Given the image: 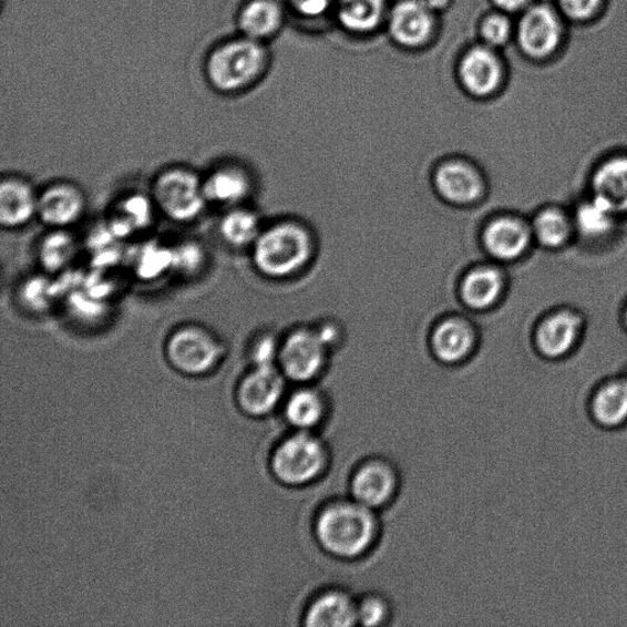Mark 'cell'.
Returning a JSON list of instances; mask_svg holds the SVG:
<instances>
[{"label":"cell","mask_w":627,"mask_h":627,"mask_svg":"<svg viewBox=\"0 0 627 627\" xmlns=\"http://www.w3.org/2000/svg\"><path fill=\"white\" fill-rule=\"evenodd\" d=\"M40 191L19 174H6L0 182V224L20 229L38 218Z\"/></svg>","instance_id":"16"},{"label":"cell","mask_w":627,"mask_h":627,"mask_svg":"<svg viewBox=\"0 0 627 627\" xmlns=\"http://www.w3.org/2000/svg\"><path fill=\"white\" fill-rule=\"evenodd\" d=\"M387 617V603L380 598H368L358 606V621L366 626L380 625Z\"/></svg>","instance_id":"38"},{"label":"cell","mask_w":627,"mask_h":627,"mask_svg":"<svg viewBox=\"0 0 627 627\" xmlns=\"http://www.w3.org/2000/svg\"><path fill=\"white\" fill-rule=\"evenodd\" d=\"M387 28L400 48L421 50L435 38L438 14L423 0H398L390 7Z\"/></svg>","instance_id":"10"},{"label":"cell","mask_w":627,"mask_h":627,"mask_svg":"<svg viewBox=\"0 0 627 627\" xmlns=\"http://www.w3.org/2000/svg\"><path fill=\"white\" fill-rule=\"evenodd\" d=\"M475 343V333L471 323L461 318L441 321L432 335L433 352L439 361L459 363L467 358Z\"/></svg>","instance_id":"24"},{"label":"cell","mask_w":627,"mask_h":627,"mask_svg":"<svg viewBox=\"0 0 627 627\" xmlns=\"http://www.w3.org/2000/svg\"><path fill=\"white\" fill-rule=\"evenodd\" d=\"M479 32L482 43L498 50L513 38V22L504 11H493L481 19Z\"/></svg>","instance_id":"33"},{"label":"cell","mask_w":627,"mask_h":627,"mask_svg":"<svg viewBox=\"0 0 627 627\" xmlns=\"http://www.w3.org/2000/svg\"><path fill=\"white\" fill-rule=\"evenodd\" d=\"M435 189L452 205H471L481 199L485 191L483 176L466 161L452 160L439 166L434 174Z\"/></svg>","instance_id":"18"},{"label":"cell","mask_w":627,"mask_h":627,"mask_svg":"<svg viewBox=\"0 0 627 627\" xmlns=\"http://www.w3.org/2000/svg\"><path fill=\"white\" fill-rule=\"evenodd\" d=\"M172 270V248L151 243L135 258V273L143 280L151 281Z\"/></svg>","instance_id":"32"},{"label":"cell","mask_w":627,"mask_h":627,"mask_svg":"<svg viewBox=\"0 0 627 627\" xmlns=\"http://www.w3.org/2000/svg\"><path fill=\"white\" fill-rule=\"evenodd\" d=\"M358 621V606L343 592H328L312 602L308 613V626L348 627Z\"/></svg>","instance_id":"28"},{"label":"cell","mask_w":627,"mask_h":627,"mask_svg":"<svg viewBox=\"0 0 627 627\" xmlns=\"http://www.w3.org/2000/svg\"><path fill=\"white\" fill-rule=\"evenodd\" d=\"M460 85L475 99H490L504 85L505 64L497 50L484 43L471 45L458 64Z\"/></svg>","instance_id":"8"},{"label":"cell","mask_w":627,"mask_h":627,"mask_svg":"<svg viewBox=\"0 0 627 627\" xmlns=\"http://www.w3.org/2000/svg\"><path fill=\"white\" fill-rule=\"evenodd\" d=\"M250 250L255 269L278 280L304 269L311 257L312 240L304 226L281 220L264 227Z\"/></svg>","instance_id":"1"},{"label":"cell","mask_w":627,"mask_h":627,"mask_svg":"<svg viewBox=\"0 0 627 627\" xmlns=\"http://www.w3.org/2000/svg\"><path fill=\"white\" fill-rule=\"evenodd\" d=\"M602 0H559L563 14L573 21H586L594 18L600 8Z\"/></svg>","instance_id":"36"},{"label":"cell","mask_w":627,"mask_h":627,"mask_svg":"<svg viewBox=\"0 0 627 627\" xmlns=\"http://www.w3.org/2000/svg\"><path fill=\"white\" fill-rule=\"evenodd\" d=\"M585 317L572 308L555 309L537 322L533 345L547 361H562L576 351L585 331Z\"/></svg>","instance_id":"6"},{"label":"cell","mask_w":627,"mask_h":627,"mask_svg":"<svg viewBox=\"0 0 627 627\" xmlns=\"http://www.w3.org/2000/svg\"><path fill=\"white\" fill-rule=\"evenodd\" d=\"M508 277L497 265L474 267L462 278L460 294L463 304L474 310H486L501 304L506 296Z\"/></svg>","instance_id":"19"},{"label":"cell","mask_w":627,"mask_h":627,"mask_svg":"<svg viewBox=\"0 0 627 627\" xmlns=\"http://www.w3.org/2000/svg\"><path fill=\"white\" fill-rule=\"evenodd\" d=\"M534 244L547 250L564 249L575 240L572 212L559 205L539 208L530 218Z\"/></svg>","instance_id":"21"},{"label":"cell","mask_w":627,"mask_h":627,"mask_svg":"<svg viewBox=\"0 0 627 627\" xmlns=\"http://www.w3.org/2000/svg\"><path fill=\"white\" fill-rule=\"evenodd\" d=\"M518 48L533 60H543L559 49L563 27L559 17L547 4L528 7L516 30Z\"/></svg>","instance_id":"12"},{"label":"cell","mask_w":627,"mask_h":627,"mask_svg":"<svg viewBox=\"0 0 627 627\" xmlns=\"http://www.w3.org/2000/svg\"><path fill=\"white\" fill-rule=\"evenodd\" d=\"M623 321H624L625 328H626V330H627V304H626V306H625V308H624Z\"/></svg>","instance_id":"41"},{"label":"cell","mask_w":627,"mask_h":627,"mask_svg":"<svg viewBox=\"0 0 627 627\" xmlns=\"http://www.w3.org/2000/svg\"><path fill=\"white\" fill-rule=\"evenodd\" d=\"M592 415L604 428H617L627 422V379L624 376L602 382L592 397Z\"/></svg>","instance_id":"27"},{"label":"cell","mask_w":627,"mask_h":627,"mask_svg":"<svg viewBox=\"0 0 627 627\" xmlns=\"http://www.w3.org/2000/svg\"><path fill=\"white\" fill-rule=\"evenodd\" d=\"M327 454L317 438L299 433L284 441L275 451L273 471L284 483L299 485L316 480Z\"/></svg>","instance_id":"7"},{"label":"cell","mask_w":627,"mask_h":627,"mask_svg":"<svg viewBox=\"0 0 627 627\" xmlns=\"http://www.w3.org/2000/svg\"><path fill=\"white\" fill-rule=\"evenodd\" d=\"M285 381L274 364L254 366L240 380L237 401L240 409L251 415L270 413L281 401Z\"/></svg>","instance_id":"14"},{"label":"cell","mask_w":627,"mask_h":627,"mask_svg":"<svg viewBox=\"0 0 627 627\" xmlns=\"http://www.w3.org/2000/svg\"><path fill=\"white\" fill-rule=\"evenodd\" d=\"M281 342L271 332H264L251 342L249 356L254 366H271L278 361Z\"/></svg>","instance_id":"35"},{"label":"cell","mask_w":627,"mask_h":627,"mask_svg":"<svg viewBox=\"0 0 627 627\" xmlns=\"http://www.w3.org/2000/svg\"><path fill=\"white\" fill-rule=\"evenodd\" d=\"M267 54L261 42L249 38L229 42L208 61V75L223 91L246 88L265 71Z\"/></svg>","instance_id":"5"},{"label":"cell","mask_w":627,"mask_h":627,"mask_svg":"<svg viewBox=\"0 0 627 627\" xmlns=\"http://www.w3.org/2000/svg\"><path fill=\"white\" fill-rule=\"evenodd\" d=\"M572 215L576 239L588 246H603L617 235L620 226V217L590 195L572 208Z\"/></svg>","instance_id":"20"},{"label":"cell","mask_w":627,"mask_h":627,"mask_svg":"<svg viewBox=\"0 0 627 627\" xmlns=\"http://www.w3.org/2000/svg\"><path fill=\"white\" fill-rule=\"evenodd\" d=\"M157 207L150 193H127L111 208L110 226L119 238L134 236L154 223Z\"/></svg>","instance_id":"22"},{"label":"cell","mask_w":627,"mask_h":627,"mask_svg":"<svg viewBox=\"0 0 627 627\" xmlns=\"http://www.w3.org/2000/svg\"><path fill=\"white\" fill-rule=\"evenodd\" d=\"M290 8L305 19H318L335 10L338 0H288Z\"/></svg>","instance_id":"37"},{"label":"cell","mask_w":627,"mask_h":627,"mask_svg":"<svg viewBox=\"0 0 627 627\" xmlns=\"http://www.w3.org/2000/svg\"><path fill=\"white\" fill-rule=\"evenodd\" d=\"M150 195L157 212L179 225L195 223L208 205L204 177L184 165L161 169L151 183Z\"/></svg>","instance_id":"3"},{"label":"cell","mask_w":627,"mask_h":627,"mask_svg":"<svg viewBox=\"0 0 627 627\" xmlns=\"http://www.w3.org/2000/svg\"><path fill=\"white\" fill-rule=\"evenodd\" d=\"M370 510L358 502L336 503L325 508L317 524L323 548L342 557L364 553L377 532V522Z\"/></svg>","instance_id":"2"},{"label":"cell","mask_w":627,"mask_h":627,"mask_svg":"<svg viewBox=\"0 0 627 627\" xmlns=\"http://www.w3.org/2000/svg\"><path fill=\"white\" fill-rule=\"evenodd\" d=\"M284 7L277 0H251L240 13V28L246 37L261 42L281 29Z\"/></svg>","instance_id":"29"},{"label":"cell","mask_w":627,"mask_h":627,"mask_svg":"<svg viewBox=\"0 0 627 627\" xmlns=\"http://www.w3.org/2000/svg\"><path fill=\"white\" fill-rule=\"evenodd\" d=\"M86 194L71 181L52 182L39 195L38 218L49 229H68L84 217Z\"/></svg>","instance_id":"13"},{"label":"cell","mask_w":627,"mask_h":627,"mask_svg":"<svg viewBox=\"0 0 627 627\" xmlns=\"http://www.w3.org/2000/svg\"><path fill=\"white\" fill-rule=\"evenodd\" d=\"M388 0H338L335 7L340 25L354 34H370L387 24Z\"/></svg>","instance_id":"25"},{"label":"cell","mask_w":627,"mask_h":627,"mask_svg":"<svg viewBox=\"0 0 627 627\" xmlns=\"http://www.w3.org/2000/svg\"><path fill=\"white\" fill-rule=\"evenodd\" d=\"M264 229L260 215L246 205L227 208L219 219V238L232 249H251Z\"/></svg>","instance_id":"26"},{"label":"cell","mask_w":627,"mask_h":627,"mask_svg":"<svg viewBox=\"0 0 627 627\" xmlns=\"http://www.w3.org/2000/svg\"><path fill=\"white\" fill-rule=\"evenodd\" d=\"M497 10L506 14H516L530 7L531 0H492Z\"/></svg>","instance_id":"39"},{"label":"cell","mask_w":627,"mask_h":627,"mask_svg":"<svg viewBox=\"0 0 627 627\" xmlns=\"http://www.w3.org/2000/svg\"><path fill=\"white\" fill-rule=\"evenodd\" d=\"M203 177L208 205L226 208L246 205L254 191L250 171L236 161H225Z\"/></svg>","instance_id":"15"},{"label":"cell","mask_w":627,"mask_h":627,"mask_svg":"<svg viewBox=\"0 0 627 627\" xmlns=\"http://www.w3.org/2000/svg\"><path fill=\"white\" fill-rule=\"evenodd\" d=\"M588 195L620 218L627 216V153L611 154L599 162L592 172Z\"/></svg>","instance_id":"17"},{"label":"cell","mask_w":627,"mask_h":627,"mask_svg":"<svg viewBox=\"0 0 627 627\" xmlns=\"http://www.w3.org/2000/svg\"><path fill=\"white\" fill-rule=\"evenodd\" d=\"M423 3L439 14L450 8L452 0H423Z\"/></svg>","instance_id":"40"},{"label":"cell","mask_w":627,"mask_h":627,"mask_svg":"<svg viewBox=\"0 0 627 627\" xmlns=\"http://www.w3.org/2000/svg\"><path fill=\"white\" fill-rule=\"evenodd\" d=\"M482 240L486 253L503 265L524 259L536 246L530 219L513 213L495 216L484 227Z\"/></svg>","instance_id":"9"},{"label":"cell","mask_w":627,"mask_h":627,"mask_svg":"<svg viewBox=\"0 0 627 627\" xmlns=\"http://www.w3.org/2000/svg\"><path fill=\"white\" fill-rule=\"evenodd\" d=\"M206 253L196 241H183L172 248V270L179 275H195L205 266Z\"/></svg>","instance_id":"34"},{"label":"cell","mask_w":627,"mask_h":627,"mask_svg":"<svg viewBox=\"0 0 627 627\" xmlns=\"http://www.w3.org/2000/svg\"><path fill=\"white\" fill-rule=\"evenodd\" d=\"M323 401L312 390H300L290 397L286 405V415L294 425L310 429L320 423L323 417Z\"/></svg>","instance_id":"31"},{"label":"cell","mask_w":627,"mask_h":627,"mask_svg":"<svg viewBox=\"0 0 627 627\" xmlns=\"http://www.w3.org/2000/svg\"><path fill=\"white\" fill-rule=\"evenodd\" d=\"M168 363L179 373L205 376L212 373L226 357V345L203 323L187 322L174 328L165 343Z\"/></svg>","instance_id":"4"},{"label":"cell","mask_w":627,"mask_h":627,"mask_svg":"<svg viewBox=\"0 0 627 627\" xmlns=\"http://www.w3.org/2000/svg\"><path fill=\"white\" fill-rule=\"evenodd\" d=\"M79 244L68 229H50L38 247V258L44 271L60 273L74 260Z\"/></svg>","instance_id":"30"},{"label":"cell","mask_w":627,"mask_h":627,"mask_svg":"<svg viewBox=\"0 0 627 627\" xmlns=\"http://www.w3.org/2000/svg\"><path fill=\"white\" fill-rule=\"evenodd\" d=\"M329 350L317 329L299 328L281 342L278 363L288 378L307 381L320 373Z\"/></svg>","instance_id":"11"},{"label":"cell","mask_w":627,"mask_h":627,"mask_svg":"<svg viewBox=\"0 0 627 627\" xmlns=\"http://www.w3.org/2000/svg\"><path fill=\"white\" fill-rule=\"evenodd\" d=\"M397 474L387 463L368 462L357 471L352 481L356 502L373 508L388 503L397 490Z\"/></svg>","instance_id":"23"}]
</instances>
